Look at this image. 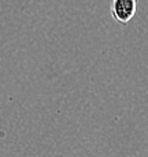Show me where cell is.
Here are the masks:
<instances>
[{"mask_svg": "<svg viewBox=\"0 0 148 157\" xmlns=\"http://www.w3.org/2000/svg\"><path fill=\"white\" fill-rule=\"evenodd\" d=\"M137 4L138 0H111V17L119 25H128L137 13Z\"/></svg>", "mask_w": 148, "mask_h": 157, "instance_id": "cell-1", "label": "cell"}]
</instances>
